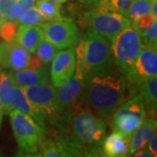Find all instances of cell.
<instances>
[{
    "mask_svg": "<svg viewBox=\"0 0 157 157\" xmlns=\"http://www.w3.org/2000/svg\"><path fill=\"white\" fill-rule=\"evenodd\" d=\"M74 47L76 75L87 80L113 72L110 44L94 29H87Z\"/></svg>",
    "mask_w": 157,
    "mask_h": 157,
    "instance_id": "1",
    "label": "cell"
},
{
    "mask_svg": "<svg viewBox=\"0 0 157 157\" xmlns=\"http://www.w3.org/2000/svg\"><path fill=\"white\" fill-rule=\"evenodd\" d=\"M126 80L114 73L95 76L87 79L85 99L101 119L110 121L113 113L125 101Z\"/></svg>",
    "mask_w": 157,
    "mask_h": 157,
    "instance_id": "2",
    "label": "cell"
},
{
    "mask_svg": "<svg viewBox=\"0 0 157 157\" xmlns=\"http://www.w3.org/2000/svg\"><path fill=\"white\" fill-rule=\"evenodd\" d=\"M8 115L19 148L25 153L37 154L45 129L40 127L33 118L17 109H11Z\"/></svg>",
    "mask_w": 157,
    "mask_h": 157,
    "instance_id": "3",
    "label": "cell"
},
{
    "mask_svg": "<svg viewBox=\"0 0 157 157\" xmlns=\"http://www.w3.org/2000/svg\"><path fill=\"white\" fill-rule=\"evenodd\" d=\"M140 34L132 27H127L112 41L111 53L113 64L125 77L128 74L141 47Z\"/></svg>",
    "mask_w": 157,
    "mask_h": 157,
    "instance_id": "4",
    "label": "cell"
},
{
    "mask_svg": "<svg viewBox=\"0 0 157 157\" xmlns=\"http://www.w3.org/2000/svg\"><path fill=\"white\" fill-rule=\"evenodd\" d=\"M70 126L73 136L85 147L101 145L107 135L104 121L86 109L73 112Z\"/></svg>",
    "mask_w": 157,
    "mask_h": 157,
    "instance_id": "5",
    "label": "cell"
},
{
    "mask_svg": "<svg viewBox=\"0 0 157 157\" xmlns=\"http://www.w3.org/2000/svg\"><path fill=\"white\" fill-rule=\"evenodd\" d=\"M146 117L142 99L140 94L122 103L113 113L111 127L113 132L129 138Z\"/></svg>",
    "mask_w": 157,
    "mask_h": 157,
    "instance_id": "6",
    "label": "cell"
},
{
    "mask_svg": "<svg viewBox=\"0 0 157 157\" xmlns=\"http://www.w3.org/2000/svg\"><path fill=\"white\" fill-rule=\"evenodd\" d=\"M80 22L94 29L102 37L112 42L119 33L130 26V20L119 12H85L80 17Z\"/></svg>",
    "mask_w": 157,
    "mask_h": 157,
    "instance_id": "7",
    "label": "cell"
},
{
    "mask_svg": "<svg viewBox=\"0 0 157 157\" xmlns=\"http://www.w3.org/2000/svg\"><path fill=\"white\" fill-rule=\"evenodd\" d=\"M21 87L29 101L45 113L51 125L59 128L61 113L57 101L55 86L46 83Z\"/></svg>",
    "mask_w": 157,
    "mask_h": 157,
    "instance_id": "8",
    "label": "cell"
},
{
    "mask_svg": "<svg viewBox=\"0 0 157 157\" xmlns=\"http://www.w3.org/2000/svg\"><path fill=\"white\" fill-rule=\"evenodd\" d=\"M45 39L49 41L57 49L63 50L73 48L80 39L78 26L71 20H53L39 25Z\"/></svg>",
    "mask_w": 157,
    "mask_h": 157,
    "instance_id": "9",
    "label": "cell"
},
{
    "mask_svg": "<svg viewBox=\"0 0 157 157\" xmlns=\"http://www.w3.org/2000/svg\"><path fill=\"white\" fill-rule=\"evenodd\" d=\"M157 74L156 48L141 44L140 51L126 78L130 84L139 86Z\"/></svg>",
    "mask_w": 157,
    "mask_h": 157,
    "instance_id": "10",
    "label": "cell"
},
{
    "mask_svg": "<svg viewBox=\"0 0 157 157\" xmlns=\"http://www.w3.org/2000/svg\"><path fill=\"white\" fill-rule=\"evenodd\" d=\"M75 53L73 48H67L57 52L52 60L50 77L57 87L73 77L75 71Z\"/></svg>",
    "mask_w": 157,
    "mask_h": 157,
    "instance_id": "11",
    "label": "cell"
},
{
    "mask_svg": "<svg viewBox=\"0 0 157 157\" xmlns=\"http://www.w3.org/2000/svg\"><path fill=\"white\" fill-rule=\"evenodd\" d=\"M31 53L24 47L13 41H3L0 43V66L17 71L27 67Z\"/></svg>",
    "mask_w": 157,
    "mask_h": 157,
    "instance_id": "12",
    "label": "cell"
},
{
    "mask_svg": "<svg viewBox=\"0 0 157 157\" xmlns=\"http://www.w3.org/2000/svg\"><path fill=\"white\" fill-rule=\"evenodd\" d=\"M11 107V109H17L21 112L27 113L31 117L33 118L40 127L45 129V121L47 119L45 113L29 101L25 94L22 87L17 85H14L13 86Z\"/></svg>",
    "mask_w": 157,
    "mask_h": 157,
    "instance_id": "13",
    "label": "cell"
},
{
    "mask_svg": "<svg viewBox=\"0 0 157 157\" xmlns=\"http://www.w3.org/2000/svg\"><path fill=\"white\" fill-rule=\"evenodd\" d=\"M157 121L155 118H147L129 137L128 155H133L139 149L144 148L147 145L153 135L155 134Z\"/></svg>",
    "mask_w": 157,
    "mask_h": 157,
    "instance_id": "14",
    "label": "cell"
},
{
    "mask_svg": "<svg viewBox=\"0 0 157 157\" xmlns=\"http://www.w3.org/2000/svg\"><path fill=\"white\" fill-rule=\"evenodd\" d=\"M44 39V33L39 25L22 24L17 26L14 41L26 49L30 53H34Z\"/></svg>",
    "mask_w": 157,
    "mask_h": 157,
    "instance_id": "15",
    "label": "cell"
},
{
    "mask_svg": "<svg viewBox=\"0 0 157 157\" xmlns=\"http://www.w3.org/2000/svg\"><path fill=\"white\" fill-rule=\"evenodd\" d=\"M14 84L19 86H29L49 83V71L46 67L33 69L23 68L11 73Z\"/></svg>",
    "mask_w": 157,
    "mask_h": 157,
    "instance_id": "16",
    "label": "cell"
},
{
    "mask_svg": "<svg viewBox=\"0 0 157 157\" xmlns=\"http://www.w3.org/2000/svg\"><path fill=\"white\" fill-rule=\"evenodd\" d=\"M102 150L107 157L128 156L129 151V138L117 132H113L101 144Z\"/></svg>",
    "mask_w": 157,
    "mask_h": 157,
    "instance_id": "17",
    "label": "cell"
},
{
    "mask_svg": "<svg viewBox=\"0 0 157 157\" xmlns=\"http://www.w3.org/2000/svg\"><path fill=\"white\" fill-rule=\"evenodd\" d=\"M54 141L60 156H83L86 147L73 135H57Z\"/></svg>",
    "mask_w": 157,
    "mask_h": 157,
    "instance_id": "18",
    "label": "cell"
},
{
    "mask_svg": "<svg viewBox=\"0 0 157 157\" xmlns=\"http://www.w3.org/2000/svg\"><path fill=\"white\" fill-rule=\"evenodd\" d=\"M140 94L145 110L155 112L157 107V78L154 76L139 86Z\"/></svg>",
    "mask_w": 157,
    "mask_h": 157,
    "instance_id": "19",
    "label": "cell"
},
{
    "mask_svg": "<svg viewBox=\"0 0 157 157\" xmlns=\"http://www.w3.org/2000/svg\"><path fill=\"white\" fill-rule=\"evenodd\" d=\"M14 85L11 73L0 71V107L4 114H8L11 110V101Z\"/></svg>",
    "mask_w": 157,
    "mask_h": 157,
    "instance_id": "20",
    "label": "cell"
},
{
    "mask_svg": "<svg viewBox=\"0 0 157 157\" xmlns=\"http://www.w3.org/2000/svg\"><path fill=\"white\" fill-rule=\"evenodd\" d=\"M35 8L41 13L46 21L63 19L60 13L61 6L59 4L52 3L49 0H39L36 3Z\"/></svg>",
    "mask_w": 157,
    "mask_h": 157,
    "instance_id": "21",
    "label": "cell"
},
{
    "mask_svg": "<svg viewBox=\"0 0 157 157\" xmlns=\"http://www.w3.org/2000/svg\"><path fill=\"white\" fill-rule=\"evenodd\" d=\"M153 0H132L126 17L131 21L135 17L150 13V8Z\"/></svg>",
    "mask_w": 157,
    "mask_h": 157,
    "instance_id": "22",
    "label": "cell"
},
{
    "mask_svg": "<svg viewBox=\"0 0 157 157\" xmlns=\"http://www.w3.org/2000/svg\"><path fill=\"white\" fill-rule=\"evenodd\" d=\"M0 11L5 19L17 22L22 9L17 0H0Z\"/></svg>",
    "mask_w": 157,
    "mask_h": 157,
    "instance_id": "23",
    "label": "cell"
},
{
    "mask_svg": "<svg viewBox=\"0 0 157 157\" xmlns=\"http://www.w3.org/2000/svg\"><path fill=\"white\" fill-rule=\"evenodd\" d=\"M57 49L54 45L49 41H47L46 39H43L39 46L36 49V54L37 56L40 59V60L42 62V64L45 65H48L49 63L52 62L53 57L55 56L57 53Z\"/></svg>",
    "mask_w": 157,
    "mask_h": 157,
    "instance_id": "24",
    "label": "cell"
},
{
    "mask_svg": "<svg viewBox=\"0 0 157 157\" xmlns=\"http://www.w3.org/2000/svg\"><path fill=\"white\" fill-rule=\"evenodd\" d=\"M17 22L24 25H40L41 24L46 22V20L35 7H32L22 11L17 19Z\"/></svg>",
    "mask_w": 157,
    "mask_h": 157,
    "instance_id": "25",
    "label": "cell"
},
{
    "mask_svg": "<svg viewBox=\"0 0 157 157\" xmlns=\"http://www.w3.org/2000/svg\"><path fill=\"white\" fill-rule=\"evenodd\" d=\"M17 21L5 19L0 24V38L4 41H13L17 29Z\"/></svg>",
    "mask_w": 157,
    "mask_h": 157,
    "instance_id": "26",
    "label": "cell"
},
{
    "mask_svg": "<svg viewBox=\"0 0 157 157\" xmlns=\"http://www.w3.org/2000/svg\"><path fill=\"white\" fill-rule=\"evenodd\" d=\"M140 39L143 44H146L157 48V20L155 19L151 25L140 33Z\"/></svg>",
    "mask_w": 157,
    "mask_h": 157,
    "instance_id": "27",
    "label": "cell"
},
{
    "mask_svg": "<svg viewBox=\"0 0 157 157\" xmlns=\"http://www.w3.org/2000/svg\"><path fill=\"white\" fill-rule=\"evenodd\" d=\"M39 152L41 155L39 156L45 157H59V153L57 149L56 144L53 139L51 138H45L44 136L42 141L39 145Z\"/></svg>",
    "mask_w": 157,
    "mask_h": 157,
    "instance_id": "28",
    "label": "cell"
},
{
    "mask_svg": "<svg viewBox=\"0 0 157 157\" xmlns=\"http://www.w3.org/2000/svg\"><path fill=\"white\" fill-rule=\"evenodd\" d=\"M156 18L151 15L150 13H147L145 15H142L138 17H135L132 19V28L135 30L138 33H141L144 30H146L152 23L154 22Z\"/></svg>",
    "mask_w": 157,
    "mask_h": 157,
    "instance_id": "29",
    "label": "cell"
},
{
    "mask_svg": "<svg viewBox=\"0 0 157 157\" xmlns=\"http://www.w3.org/2000/svg\"><path fill=\"white\" fill-rule=\"evenodd\" d=\"M131 2H132V0H115V1H112L115 12H119V13L123 14V15H126Z\"/></svg>",
    "mask_w": 157,
    "mask_h": 157,
    "instance_id": "30",
    "label": "cell"
},
{
    "mask_svg": "<svg viewBox=\"0 0 157 157\" xmlns=\"http://www.w3.org/2000/svg\"><path fill=\"white\" fill-rule=\"evenodd\" d=\"M148 151L150 152L152 154V155L155 157L157 156V136H156V133L155 135H153L150 140L148 141Z\"/></svg>",
    "mask_w": 157,
    "mask_h": 157,
    "instance_id": "31",
    "label": "cell"
},
{
    "mask_svg": "<svg viewBox=\"0 0 157 157\" xmlns=\"http://www.w3.org/2000/svg\"><path fill=\"white\" fill-rule=\"evenodd\" d=\"M42 67V62L40 60L38 56H32L31 55V59H30V62H29L28 67L33 68V69H37Z\"/></svg>",
    "mask_w": 157,
    "mask_h": 157,
    "instance_id": "32",
    "label": "cell"
},
{
    "mask_svg": "<svg viewBox=\"0 0 157 157\" xmlns=\"http://www.w3.org/2000/svg\"><path fill=\"white\" fill-rule=\"evenodd\" d=\"M17 1L19 6L21 7L22 11L33 7L36 2V0H17Z\"/></svg>",
    "mask_w": 157,
    "mask_h": 157,
    "instance_id": "33",
    "label": "cell"
},
{
    "mask_svg": "<svg viewBox=\"0 0 157 157\" xmlns=\"http://www.w3.org/2000/svg\"><path fill=\"white\" fill-rule=\"evenodd\" d=\"M134 156H143V157H153L152 154L150 152L148 151V149H144V148H141V149H139L138 151H136L135 153H134L133 155Z\"/></svg>",
    "mask_w": 157,
    "mask_h": 157,
    "instance_id": "34",
    "label": "cell"
},
{
    "mask_svg": "<svg viewBox=\"0 0 157 157\" xmlns=\"http://www.w3.org/2000/svg\"><path fill=\"white\" fill-rule=\"evenodd\" d=\"M150 14L157 18V0H153L150 8Z\"/></svg>",
    "mask_w": 157,
    "mask_h": 157,
    "instance_id": "35",
    "label": "cell"
},
{
    "mask_svg": "<svg viewBox=\"0 0 157 157\" xmlns=\"http://www.w3.org/2000/svg\"><path fill=\"white\" fill-rule=\"evenodd\" d=\"M78 1L86 5H95L99 0H78Z\"/></svg>",
    "mask_w": 157,
    "mask_h": 157,
    "instance_id": "36",
    "label": "cell"
},
{
    "mask_svg": "<svg viewBox=\"0 0 157 157\" xmlns=\"http://www.w3.org/2000/svg\"><path fill=\"white\" fill-rule=\"evenodd\" d=\"M51 2H52V3H55V4H59V5H61L62 3H65L66 1H67V0H49Z\"/></svg>",
    "mask_w": 157,
    "mask_h": 157,
    "instance_id": "37",
    "label": "cell"
},
{
    "mask_svg": "<svg viewBox=\"0 0 157 157\" xmlns=\"http://www.w3.org/2000/svg\"><path fill=\"white\" fill-rule=\"evenodd\" d=\"M3 115H4V113H3V110L0 107V128H1V125H2V121H3Z\"/></svg>",
    "mask_w": 157,
    "mask_h": 157,
    "instance_id": "38",
    "label": "cell"
},
{
    "mask_svg": "<svg viewBox=\"0 0 157 157\" xmlns=\"http://www.w3.org/2000/svg\"><path fill=\"white\" fill-rule=\"evenodd\" d=\"M4 20H5V17H4L3 14H2V12H1V11H0V24L3 22Z\"/></svg>",
    "mask_w": 157,
    "mask_h": 157,
    "instance_id": "39",
    "label": "cell"
},
{
    "mask_svg": "<svg viewBox=\"0 0 157 157\" xmlns=\"http://www.w3.org/2000/svg\"><path fill=\"white\" fill-rule=\"evenodd\" d=\"M110 1H115V0H110Z\"/></svg>",
    "mask_w": 157,
    "mask_h": 157,
    "instance_id": "40",
    "label": "cell"
}]
</instances>
